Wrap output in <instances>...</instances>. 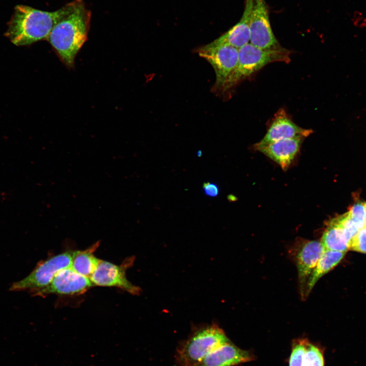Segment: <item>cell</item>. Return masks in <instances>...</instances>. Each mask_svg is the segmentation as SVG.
I'll return each mask as SVG.
<instances>
[{
	"instance_id": "cell-1",
	"label": "cell",
	"mask_w": 366,
	"mask_h": 366,
	"mask_svg": "<svg viewBox=\"0 0 366 366\" xmlns=\"http://www.w3.org/2000/svg\"><path fill=\"white\" fill-rule=\"evenodd\" d=\"M71 8L54 25L47 40L62 62L73 67L77 54L86 41L90 12L83 0H73Z\"/></svg>"
},
{
	"instance_id": "cell-2",
	"label": "cell",
	"mask_w": 366,
	"mask_h": 366,
	"mask_svg": "<svg viewBox=\"0 0 366 366\" xmlns=\"http://www.w3.org/2000/svg\"><path fill=\"white\" fill-rule=\"evenodd\" d=\"M71 2L53 12L18 5L8 23L5 36L18 46L47 40L52 29L69 11Z\"/></svg>"
},
{
	"instance_id": "cell-3",
	"label": "cell",
	"mask_w": 366,
	"mask_h": 366,
	"mask_svg": "<svg viewBox=\"0 0 366 366\" xmlns=\"http://www.w3.org/2000/svg\"><path fill=\"white\" fill-rule=\"evenodd\" d=\"M290 54V51L283 47L263 49L250 43L246 44L238 49L236 67L229 78L224 92L251 76L267 64L277 62L289 63L291 60Z\"/></svg>"
},
{
	"instance_id": "cell-4",
	"label": "cell",
	"mask_w": 366,
	"mask_h": 366,
	"mask_svg": "<svg viewBox=\"0 0 366 366\" xmlns=\"http://www.w3.org/2000/svg\"><path fill=\"white\" fill-rule=\"evenodd\" d=\"M229 341L224 331L216 325L201 327L179 346L176 362L179 366H197L209 353Z\"/></svg>"
},
{
	"instance_id": "cell-5",
	"label": "cell",
	"mask_w": 366,
	"mask_h": 366,
	"mask_svg": "<svg viewBox=\"0 0 366 366\" xmlns=\"http://www.w3.org/2000/svg\"><path fill=\"white\" fill-rule=\"evenodd\" d=\"M196 52L207 60L214 69L216 81L212 90L215 92H224L226 83L236 67L238 49L215 40L200 47Z\"/></svg>"
},
{
	"instance_id": "cell-6",
	"label": "cell",
	"mask_w": 366,
	"mask_h": 366,
	"mask_svg": "<svg viewBox=\"0 0 366 366\" xmlns=\"http://www.w3.org/2000/svg\"><path fill=\"white\" fill-rule=\"evenodd\" d=\"M73 251L65 252L42 261L26 278L14 283L10 290L30 289L36 292L46 287L59 270L71 267Z\"/></svg>"
},
{
	"instance_id": "cell-7",
	"label": "cell",
	"mask_w": 366,
	"mask_h": 366,
	"mask_svg": "<svg viewBox=\"0 0 366 366\" xmlns=\"http://www.w3.org/2000/svg\"><path fill=\"white\" fill-rule=\"evenodd\" d=\"M250 43L263 49L282 47L272 32L265 0H253L250 25Z\"/></svg>"
},
{
	"instance_id": "cell-8",
	"label": "cell",
	"mask_w": 366,
	"mask_h": 366,
	"mask_svg": "<svg viewBox=\"0 0 366 366\" xmlns=\"http://www.w3.org/2000/svg\"><path fill=\"white\" fill-rule=\"evenodd\" d=\"M132 260L125 261L117 265L107 261L99 260L98 265L89 278L93 284L99 286L115 287L133 294H138L140 289L127 278L126 270Z\"/></svg>"
},
{
	"instance_id": "cell-9",
	"label": "cell",
	"mask_w": 366,
	"mask_h": 366,
	"mask_svg": "<svg viewBox=\"0 0 366 366\" xmlns=\"http://www.w3.org/2000/svg\"><path fill=\"white\" fill-rule=\"evenodd\" d=\"M311 129H306L297 125L284 109H279L269 123L267 132L264 137L254 144L256 149L274 142L285 139L306 138L313 133Z\"/></svg>"
},
{
	"instance_id": "cell-10",
	"label": "cell",
	"mask_w": 366,
	"mask_h": 366,
	"mask_svg": "<svg viewBox=\"0 0 366 366\" xmlns=\"http://www.w3.org/2000/svg\"><path fill=\"white\" fill-rule=\"evenodd\" d=\"M94 286L89 278L68 267L59 270L47 286L35 292L39 295H77L85 293Z\"/></svg>"
},
{
	"instance_id": "cell-11",
	"label": "cell",
	"mask_w": 366,
	"mask_h": 366,
	"mask_svg": "<svg viewBox=\"0 0 366 366\" xmlns=\"http://www.w3.org/2000/svg\"><path fill=\"white\" fill-rule=\"evenodd\" d=\"M324 251L321 242L317 240H301L296 245L294 258L302 297L307 280Z\"/></svg>"
},
{
	"instance_id": "cell-12",
	"label": "cell",
	"mask_w": 366,
	"mask_h": 366,
	"mask_svg": "<svg viewBox=\"0 0 366 366\" xmlns=\"http://www.w3.org/2000/svg\"><path fill=\"white\" fill-rule=\"evenodd\" d=\"M254 358L249 351L239 348L229 341L209 353L197 366H234Z\"/></svg>"
},
{
	"instance_id": "cell-13",
	"label": "cell",
	"mask_w": 366,
	"mask_h": 366,
	"mask_svg": "<svg viewBox=\"0 0 366 366\" xmlns=\"http://www.w3.org/2000/svg\"><path fill=\"white\" fill-rule=\"evenodd\" d=\"M304 138L282 139L255 149L278 164L286 171L298 154Z\"/></svg>"
},
{
	"instance_id": "cell-14",
	"label": "cell",
	"mask_w": 366,
	"mask_h": 366,
	"mask_svg": "<svg viewBox=\"0 0 366 366\" xmlns=\"http://www.w3.org/2000/svg\"><path fill=\"white\" fill-rule=\"evenodd\" d=\"M253 0H246L245 9L240 20L227 32L216 39L219 42L239 49L250 43V25Z\"/></svg>"
},
{
	"instance_id": "cell-15",
	"label": "cell",
	"mask_w": 366,
	"mask_h": 366,
	"mask_svg": "<svg viewBox=\"0 0 366 366\" xmlns=\"http://www.w3.org/2000/svg\"><path fill=\"white\" fill-rule=\"evenodd\" d=\"M346 252L325 250L310 275L302 297H307L315 284L323 275L333 268L343 259Z\"/></svg>"
},
{
	"instance_id": "cell-16",
	"label": "cell",
	"mask_w": 366,
	"mask_h": 366,
	"mask_svg": "<svg viewBox=\"0 0 366 366\" xmlns=\"http://www.w3.org/2000/svg\"><path fill=\"white\" fill-rule=\"evenodd\" d=\"M290 366H324L322 350L307 340L306 345L297 346L292 352Z\"/></svg>"
},
{
	"instance_id": "cell-17",
	"label": "cell",
	"mask_w": 366,
	"mask_h": 366,
	"mask_svg": "<svg viewBox=\"0 0 366 366\" xmlns=\"http://www.w3.org/2000/svg\"><path fill=\"white\" fill-rule=\"evenodd\" d=\"M99 245L98 241L84 250L74 251L71 267L76 272L90 278L100 260L94 255Z\"/></svg>"
},
{
	"instance_id": "cell-18",
	"label": "cell",
	"mask_w": 366,
	"mask_h": 366,
	"mask_svg": "<svg viewBox=\"0 0 366 366\" xmlns=\"http://www.w3.org/2000/svg\"><path fill=\"white\" fill-rule=\"evenodd\" d=\"M320 241L325 250L346 252L349 250L344 232L334 218L328 223Z\"/></svg>"
},
{
	"instance_id": "cell-19",
	"label": "cell",
	"mask_w": 366,
	"mask_h": 366,
	"mask_svg": "<svg viewBox=\"0 0 366 366\" xmlns=\"http://www.w3.org/2000/svg\"><path fill=\"white\" fill-rule=\"evenodd\" d=\"M351 220L360 230L364 227L366 221V202H358L347 212Z\"/></svg>"
},
{
	"instance_id": "cell-20",
	"label": "cell",
	"mask_w": 366,
	"mask_h": 366,
	"mask_svg": "<svg viewBox=\"0 0 366 366\" xmlns=\"http://www.w3.org/2000/svg\"><path fill=\"white\" fill-rule=\"evenodd\" d=\"M349 250L366 253V228L360 229L351 241Z\"/></svg>"
},
{
	"instance_id": "cell-21",
	"label": "cell",
	"mask_w": 366,
	"mask_h": 366,
	"mask_svg": "<svg viewBox=\"0 0 366 366\" xmlns=\"http://www.w3.org/2000/svg\"><path fill=\"white\" fill-rule=\"evenodd\" d=\"M204 194L210 197H216L219 194V188L217 184L207 181L203 184Z\"/></svg>"
},
{
	"instance_id": "cell-22",
	"label": "cell",
	"mask_w": 366,
	"mask_h": 366,
	"mask_svg": "<svg viewBox=\"0 0 366 366\" xmlns=\"http://www.w3.org/2000/svg\"><path fill=\"white\" fill-rule=\"evenodd\" d=\"M201 155H202V151L201 150H198L197 152V156L199 157H200L201 156Z\"/></svg>"
},
{
	"instance_id": "cell-23",
	"label": "cell",
	"mask_w": 366,
	"mask_h": 366,
	"mask_svg": "<svg viewBox=\"0 0 366 366\" xmlns=\"http://www.w3.org/2000/svg\"><path fill=\"white\" fill-rule=\"evenodd\" d=\"M364 227L366 228V221H365V223Z\"/></svg>"
}]
</instances>
